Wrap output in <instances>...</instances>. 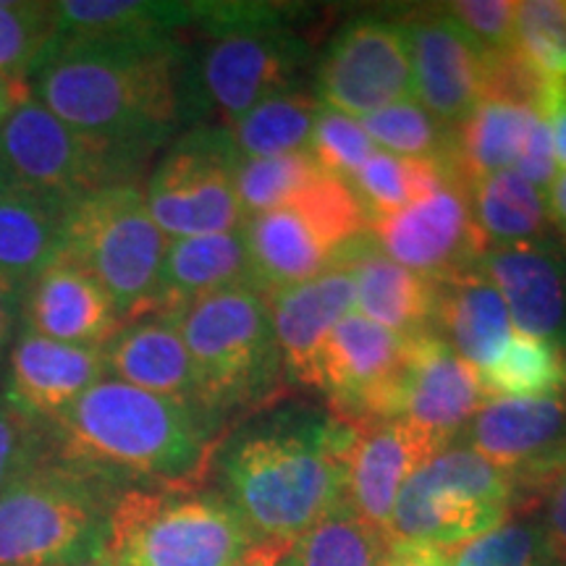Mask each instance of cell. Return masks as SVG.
I'll return each mask as SVG.
<instances>
[{
	"label": "cell",
	"mask_w": 566,
	"mask_h": 566,
	"mask_svg": "<svg viewBox=\"0 0 566 566\" xmlns=\"http://www.w3.org/2000/svg\"><path fill=\"white\" fill-rule=\"evenodd\" d=\"M352 438V424L334 415L286 407L218 443L212 488L252 537L247 566H275L307 530L344 504Z\"/></svg>",
	"instance_id": "6da1fadb"
},
{
	"label": "cell",
	"mask_w": 566,
	"mask_h": 566,
	"mask_svg": "<svg viewBox=\"0 0 566 566\" xmlns=\"http://www.w3.org/2000/svg\"><path fill=\"white\" fill-rule=\"evenodd\" d=\"M181 63L176 38L53 40L27 84L61 122L150 158L181 124Z\"/></svg>",
	"instance_id": "7a4b0ae2"
},
{
	"label": "cell",
	"mask_w": 566,
	"mask_h": 566,
	"mask_svg": "<svg viewBox=\"0 0 566 566\" xmlns=\"http://www.w3.org/2000/svg\"><path fill=\"white\" fill-rule=\"evenodd\" d=\"M221 420L168 396L103 378L48 424L59 454L126 488L202 485Z\"/></svg>",
	"instance_id": "3957f363"
},
{
	"label": "cell",
	"mask_w": 566,
	"mask_h": 566,
	"mask_svg": "<svg viewBox=\"0 0 566 566\" xmlns=\"http://www.w3.org/2000/svg\"><path fill=\"white\" fill-rule=\"evenodd\" d=\"M296 9L279 3H205L195 51L184 48L181 122L229 126L254 105L296 90L310 48L286 27Z\"/></svg>",
	"instance_id": "277c9868"
},
{
	"label": "cell",
	"mask_w": 566,
	"mask_h": 566,
	"mask_svg": "<svg viewBox=\"0 0 566 566\" xmlns=\"http://www.w3.org/2000/svg\"><path fill=\"white\" fill-rule=\"evenodd\" d=\"M129 488L53 449L0 493V566H76L103 556Z\"/></svg>",
	"instance_id": "5b68a950"
},
{
	"label": "cell",
	"mask_w": 566,
	"mask_h": 566,
	"mask_svg": "<svg viewBox=\"0 0 566 566\" xmlns=\"http://www.w3.org/2000/svg\"><path fill=\"white\" fill-rule=\"evenodd\" d=\"M254 543L216 488H129L111 514L113 566H247Z\"/></svg>",
	"instance_id": "8992f818"
},
{
	"label": "cell",
	"mask_w": 566,
	"mask_h": 566,
	"mask_svg": "<svg viewBox=\"0 0 566 566\" xmlns=\"http://www.w3.org/2000/svg\"><path fill=\"white\" fill-rule=\"evenodd\" d=\"M200 380L202 407L223 420L275 394L286 375L263 294L231 286L171 313Z\"/></svg>",
	"instance_id": "52a82bcc"
},
{
	"label": "cell",
	"mask_w": 566,
	"mask_h": 566,
	"mask_svg": "<svg viewBox=\"0 0 566 566\" xmlns=\"http://www.w3.org/2000/svg\"><path fill=\"white\" fill-rule=\"evenodd\" d=\"M514 514H522V504L512 475L470 446L451 443L409 475L386 541L449 554Z\"/></svg>",
	"instance_id": "ba28073f"
},
{
	"label": "cell",
	"mask_w": 566,
	"mask_h": 566,
	"mask_svg": "<svg viewBox=\"0 0 566 566\" xmlns=\"http://www.w3.org/2000/svg\"><path fill=\"white\" fill-rule=\"evenodd\" d=\"M168 239L137 184H118L69 202L61 258L90 273L122 321L153 315Z\"/></svg>",
	"instance_id": "9c48e42d"
},
{
	"label": "cell",
	"mask_w": 566,
	"mask_h": 566,
	"mask_svg": "<svg viewBox=\"0 0 566 566\" xmlns=\"http://www.w3.org/2000/svg\"><path fill=\"white\" fill-rule=\"evenodd\" d=\"M147 155L84 134L30 95L0 129V163L19 179L61 200L134 184Z\"/></svg>",
	"instance_id": "30bf717a"
},
{
	"label": "cell",
	"mask_w": 566,
	"mask_h": 566,
	"mask_svg": "<svg viewBox=\"0 0 566 566\" xmlns=\"http://www.w3.org/2000/svg\"><path fill=\"white\" fill-rule=\"evenodd\" d=\"M237 160L221 124H200L168 145L142 189L168 242L242 229L244 216L233 187Z\"/></svg>",
	"instance_id": "8fae6325"
},
{
	"label": "cell",
	"mask_w": 566,
	"mask_h": 566,
	"mask_svg": "<svg viewBox=\"0 0 566 566\" xmlns=\"http://www.w3.org/2000/svg\"><path fill=\"white\" fill-rule=\"evenodd\" d=\"M457 443L509 472L527 512L566 472V391L485 399Z\"/></svg>",
	"instance_id": "7c38bea8"
},
{
	"label": "cell",
	"mask_w": 566,
	"mask_h": 566,
	"mask_svg": "<svg viewBox=\"0 0 566 566\" xmlns=\"http://www.w3.org/2000/svg\"><path fill=\"white\" fill-rule=\"evenodd\" d=\"M412 338L373 323L359 310L346 313L317 359V391L334 417L352 428L396 420V396Z\"/></svg>",
	"instance_id": "4fadbf2b"
},
{
	"label": "cell",
	"mask_w": 566,
	"mask_h": 566,
	"mask_svg": "<svg viewBox=\"0 0 566 566\" xmlns=\"http://www.w3.org/2000/svg\"><path fill=\"white\" fill-rule=\"evenodd\" d=\"M470 187L462 176H449L436 192L375 218V244L394 263L436 283L475 268L485 244L472 221Z\"/></svg>",
	"instance_id": "5bb4252c"
},
{
	"label": "cell",
	"mask_w": 566,
	"mask_h": 566,
	"mask_svg": "<svg viewBox=\"0 0 566 566\" xmlns=\"http://www.w3.org/2000/svg\"><path fill=\"white\" fill-rule=\"evenodd\" d=\"M321 103L365 118L412 97V63L401 24L359 17L336 34L317 66Z\"/></svg>",
	"instance_id": "9a60e30c"
},
{
	"label": "cell",
	"mask_w": 566,
	"mask_h": 566,
	"mask_svg": "<svg viewBox=\"0 0 566 566\" xmlns=\"http://www.w3.org/2000/svg\"><path fill=\"white\" fill-rule=\"evenodd\" d=\"M412 63V95L438 124L457 129L483 103L485 51L449 11H424L401 24Z\"/></svg>",
	"instance_id": "2e32d148"
},
{
	"label": "cell",
	"mask_w": 566,
	"mask_h": 566,
	"mask_svg": "<svg viewBox=\"0 0 566 566\" xmlns=\"http://www.w3.org/2000/svg\"><path fill=\"white\" fill-rule=\"evenodd\" d=\"M480 375L436 334L415 336L396 396V420H407L438 451L457 443L485 405Z\"/></svg>",
	"instance_id": "e0dca14e"
},
{
	"label": "cell",
	"mask_w": 566,
	"mask_h": 566,
	"mask_svg": "<svg viewBox=\"0 0 566 566\" xmlns=\"http://www.w3.org/2000/svg\"><path fill=\"white\" fill-rule=\"evenodd\" d=\"M436 446L407 420H378L354 428L344 467V506L386 535L396 499Z\"/></svg>",
	"instance_id": "ac0fdd59"
},
{
	"label": "cell",
	"mask_w": 566,
	"mask_h": 566,
	"mask_svg": "<svg viewBox=\"0 0 566 566\" xmlns=\"http://www.w3.org/2000/svg\"><path fill=\"white\" fill-rule=\"evenodd\" d=\"M478 268L504 296L516 334L566 349V260L548 239L488 247Z\"/></svg>",
	"instance_id": "d6986e66"
},
{
	"label": "cell",
	"mask_w": 566,
	"mask_h": 566,
	"mask_svg": "<svg viewBox=\"0 0 566 566\" xmlns=\"http://www.w3.org/2000/svg\"><path fill=\"white\" fill-rule=\"evenodd\" d=\"M9 352L6 396L42 424H51L105 378L103 346L53 342L24 323Z\"/></svg>",
	"instance_id": "ffe728a7"
},
{
	"label": "cell",
	"mask_w": 566,
	"mask_h": 566,
	"mask_svg": "<svg viewBox=\"0 0 566 566\" xmlns=\"http://www.w3.org/2000/svg\"><path fill=\"white\" fill-rule=\"evenodd\" d=\"M283 367L294 384L317 386V359L338 321L354 310V279L344 265H331L315 279L263 296Z\"/></svg>",
	"instance_id": "44dd1931"
},
{
	"label": "cell",
	"mask_w": 566,
	"mask_h": 566,
	"mask_svg": "<svg viewBox=\"0 0 566 566\" xmlns=\"http://www.w3.org/2000/svg\"><path fill=\"white\" fill-rule=\"evenodd\" d=\"M354 279V310L407 338L433 334L438 283L422 279L380 252L373 233L352 239L336 254Z\"/></svg>",
	"instance_id": "7402d4cb"
},
{
	"label": "cell",
	"mask_w": 566,
	"mask_h": 566,
	"mask_svg": "<svg viewBox=\"0 0 566 566\" xmlns=\"http://www.w3.org/2000/svg\"><path fill=\"white\" fill-rule=\"evenodd\" d=\"M103 357L105 378L205 409L195 363L171 313L142 315L124 323L103 346Z\"/></svg>",
	"instance_id": "603a6c76"
},
{
	"label": "cell",
	"mask_w": 566,
	"mask_h": 566,
	"mask_svg": "<svg viewBox=\"0 0 566 566\" xmlns=\"http://www.w3.org/2000/svg\"><path fill=\"white\" fill-rule=\"evenodd\" d=\"M24 325L53 342L105 346L124 321L101 283L59 258L27 286Z\"/></svg>",
	"instance_id": "cb8c5ba5"
},
{
	"label": "cell",
	"mask_w": 566,
	"mask_h": 566,
	"mask_svg": "<svg viewBox=\"0 0 566 566\" xmlns=\"http://www.w3.org/2000/svg\"><path fill=\"white\" fill-rule=\"evenodd\" d=\"M69 200L42 192L0 163V273L24 289L63 252Z\"/></svg>",
	"instance_id": "d4e9b609"
},
{
	"label": "cell",
	"mask_w": 566,
	"mask_h": 566,
	"mask_svg": "<svg viewBox=\"0 0 566 566\" xmlns=\"http://www.w3.org/2000/svg\"><path fill=\"white\" fill-rule=\"evenodd\" d=\"M433 334L478 373L504 352L514 336L512 317L504 296L478 265L438 281Z\"/></svg>",
	"instance_id": "484cf974"
},
{
	"label": "cell",
	"mask_w": 566,
	"mask_h": 566,
	"mask_svg": "<svg viewBox=\"0 0 566 566\" xmlns=\"http://www.w3.org/2000/svg\"><path fill=\"white\" fill-rule=\"evenodd\" d=\"M242 237L252 289L263 296L315 279L336 260V252L323 242L315 226L292 205L247 218Z\"/></svg>",
	"instance_id": "4316f807"
},
{
	"label": "cell",
	"mask_w": 566,
	"mask_h": 566,
	"mask_svg": "<svg viewBox=\"0 0 566 566\" xmlns=\"http://www.w3.org/2000/svg\"><path fill=\"white\" fill-rule=\"evenodd\" d=\"M231 286H252L242 229L174 239L163 254L155 313H176Z\"/></svg>",
	"instance_id": "83f0119b"
},
{
	"label": "cell",
	"mask_w": 566,
	"mask_h": 566,
	"mask_svg": "<svg viewBox=\"0 0 566 566\" xmlns=\"http://www.w3.org/2000/svg\"><path fill=\"white\" fill-rule=\"evenodd\" d=\"M205 3L158 0H59L53 40L176 38L197 27Z\"/></svg>",
	"instance_id": "f1b7e54d"
},
{
	"label": "cell",
	"mask_w": 566,
	"mask_h": 566,
	"mask_svg": "<svg viewBox=\"0 0 566 566\" xmlns=\"http://www.w3.org/2000/svg\"><path fill=\"white\" fill-rule=\"evenodd\" d=\"M541 113L525 105L483 101L454 129L459 174L475 184L483 176L516 168Z\"/></svg>",
	"instance_id": "f546056e"
},
{
	"label": "cell",
	"mask_w": 566,
	"mask_h": 566,
	"mask_svg": "<svg viewBox=\"0 0 566 566\" xmlns=\"http://www.w3.org/2000/svg\"><path fill=\"white\" fill-rule=\"evenodd\" d=\"M472 221L488 247L541 242L546 239V195L520 174L499 171L483 176L470 187Z\"/></svg>",
	"instance_id": "4dcf8cb0"
},
{
	"label": "cell",
	"mask_w": 566,
	"mask_h": 566,
	"mask_svg": "<svg viewBox=\"0 0 566 566\" xmlns=\"http://www.w3.org/2000/svg\"><path fill=\"white\" fill-rule=\"evenodd\" d=\"M317 108H321L317 97L289 90L254 105L242 118L226 126V134L239 158L310 153Z\"/></svg>",
	"instance_id": "1f68e13d"
},
{
	"label": "cell",
	"mask_w": 566,
	"mask_h": 566,
	"mask_svg": "<svg viewBox=\"0 0 566 566\" xmlns=\"http://www.w3.org/2000/svg\"><path fill=\"white\" fill-rule=\"evenodd\" d=\"M359 124L380 150L407 160L433 163L438 168L459 174L454 129L438 124L412 97L388 105L384 111H375L370 116L359 118Z\"/></svg>",
	"instance_id": "d6a6232c"
},
{
	"label": "cell",
	"mask_w": 566,
	"mask_h": 566,
	"mask_svg": "<svg viewBox=\"0 0 566 566\" xmlns=\"http://www.w3.org/2000/svg\"><path fill=\"white\" fill-rule=\"evenodd\" d=\"M449 176L459 174L438 168L433 163L399 158V155L375 147L370 158L352 174V179L346 184L357 195V200L363 202L373 223L375 218L391 216V212L407 208L420 197L436 192Z\"/></svg>",
	"instance_id": "836d02e7"
},
{
	"label": "cell",
	"mask_w": 566,
	"mask_h": 566,
	"mask_svg": "<svg viewBox=\"0 0 566 566\" xmlns=\"http://www.w3.org/2000/svg\"><path fill=\"white\" fill-rule=\"evenodd\" d=\"M386 546L384 533L342 504L307 530L275 566H380Z\"/></svg>",
	"instance_id": "e575fe53"
},
{
	"label": "cell",
	"mask_w": 566,
	"mask_h": 566,
	"mask_svg": "<svg viewBox=\"0 0 566 566\" xmlns=\"http://www.w3.org/2000/svg\"><path fill=\"white\" fill-rule=\"evenodd\" d=\"M478 375L488 399L562 394L566 391V349L514 334L504 352Z\"/></svg>",
	"instance_id": "d590c367"
},
{
	"label": "cell",
	"mask_w": 566,
	"mask_h": 566,
	"mask_svg": "<svg viewBox=\"0 0 566 566\" xmlns=\"http://www.w3.org/2000/svg\"><path fill=\"white\" fill-rule=\"evenodd\" d=\"M321 171L310 153L279 155V158H239L233 168V187L244 221L260 212L283 208Z\"/></svg>",
	"instance_id": "8d00e7d4"
},
{
	"label": "cell",
	"mask_w": 566,
	"mask_h": 566,
	"mask_svg": "<svg viewBox=\"0 0 566 566\" xmlns=\"http://www.w3.org/2000/svg\"><path fill=\"white\" fill-rule=\"evenodd\" d=\"M294 210H300L315 231L321 233L323 242L336 254L344 250L352 239L363 237L370 231V216L352 192V187L338 176L328 171H317L304 187L296 192L292 202Z\"/></svg>",
	"instance_id": "74e56055"
},
{
	"label": "cell",
	"mask_w": 566,
	"mask_h": 566,
	"mask_svg": "<svg viewBox=\"0 0 566 566\" xmlns=\"http://www.w3.org/2000/svg\"><path fill=\"white\" fill-rule=\"evenodd\" d=\"M55 34L53 3L0 0V76L27 82L51 48Z\"/></svg>",
	"instance_id": "f35d334b"
},
{
	"label": "cell",
	"mask_w": 566,
	"mask_h": 566,
	"mask_svg": "<svg viewBox=\"0 0 566 566\" xmlns=\"http://www.w3.org/2000/svg\"><path fill=\"white\" fill-rule=\"evenodd\" d=\"M443 566H551L543 546L541 525L533 512L509 516L462 546L443 554Z\"/></svg>",
	"instance_id": "ab89813d"
},
{
	"label": "cell",
	"mask_w": 566,
	"mask_h": 566,
	"mask_svg": "<svg viewBox=\"0 0 566 566\" xmlns=\"http://www.w3.org/2000/svg\"><path fill=\"white\" fill-rule=\"evenodd\" d=\"M514 48L543 80L566 82V0L516 3Z\"/></svg>",
	"instance_id": "60d3db41"
},
{
	"label": "cell",
	"mask_w": 566,
	"mask_h": 566,
	"mask_svg": "<svg viewBox=\"0 0 566 566\" xmlns=\"http://www.w3.org/2000/svg\"><path fill=\"white\" fill-rule=\"evenodd\" d=\"M373 150V139L367 137L357 118L344 116V113L321 103L315 116L313 142H310V155L323 171L349 181L352 174L370 158Z\"/></svg>",
	"instance_id": "b9f144b4"
},
{
	"label": "cell",
	"mask_w": 566,
	"mask_h": 566,
	"mask_svg": "<svg viewBox=\"0 0 566 566\" xmlns=\"http://www.w3.org/2000/svg\"><path fill=\"white\" fill-rule=\"evenodd\" d=\"M51 451V433L42 424L0 394V493L27 467Z\"/></svg>",
	"instance_id": "7bdbcfd3"
},
{
	"label": "cell",
	"mask_w": 566,
	"mask_h": 566,
	"mask_svg": "<svg viewBox=\"0 0 566 566\" xmlns=\"http://www.w3.org/2000/svg\"><path fill=\"white\" fill-rule=\"evenodd\" d=\"M464 32L485 53H501L514 48L516 3L514 0H457L446 6Z\"/></svg>",
	"instance_id": "ee69618b"
},
{
	"label": "cell",
	"mask_w": 566,
	"mask_h": 566,
	"mask_svg": "<svg viewBox=\"0 0 566 566\" xmlns=\"http://www.w3.org/2000/svg\"><path fill=\"white\" fill-rule=\"evenodd\" d=\"M551 566H566V472L548 488L535 514Z\"/></svg>",
	"instance_id": "f6af8a7d"
},
{
	"label": "cell",
	"mask_w": 566,
	"mask_h": 566,
	"mask_svg": "<svg viewBox=\"0 0 566 566\" xmlns=\"http://www.w3.org/2000/svg\"><path fill=\"white\" fill-rule=\"evenodd\" d=\"M24 323V289L0 273V357L11 349Z\"/></svg>",
	"instance_id": "bcb514c9"
},
{
	"label": "cell",
	"mask_w": 566,
	"mask_h": 566,
	"mask_svg": "<svg viewBox=\"0 0 566 566\" xmlns=\"http://www.w3.org/2000/svg\"><path fill=\"white\" fill-rule=\"evenodd\" d=\"M380 566H443V554L405 543H388Z\"/></svg>",
	"instance_id": "7dc6e473"
},
{
	"label": "cell",
	"mask_w": 566,
	"mask_h": 566,
	"mask_svg": "<svg viewBox=\"0 0 566 566\" xmlns=\"http://www.w3.org/2000/svg\"><path fill=\"white\" fill-rule=\"evenodd\" d=\"M548 122L551 132V145H554V158L556 166L566 171V95L551 103V108L543 116Z\"/></svg>",
	"instance_id": "c3c4849f"
},
{
	"label": "cell",
	"mask_w": 566,
	"mask_h": 566,
	"mask_svg": "<svg viewBox=\"0 0 566 566\" xmlns=\"http://www.w3.org/2000/svg\"><path fill=\"white\" fill-rule=\"evenodd\" d=\"M30 97V84L9 80V76H0V129L6 122L13 116V111Z\"/></svg>",
	"instance_id": "681fc988"
},
{
	"label": "cell",
	"mask_w": 566,
	"mask_h": 566,
	"mask_svg": "<svg viewBox=\"0 0 566 566\" xmlns=\"http://www.w3.org/2000/svg\"><path fill=\"white\" fill-rule=\"evenodd\" d=\"M546 208H548V221L556 226V231L562 233L566 242V171H562L554 179V184L546 192Z\"/></svg>",
	"instance_id": "f907efd6"
},
{
	"label": "cell",
	"mask_w": 566,
	"mask_h": 566,
	"mask_svg": "<svg viewBox=\"0 0 566 566\" xmlns=\"http://www.w3.org/2000/svg\"><path fill=\"white\" fill-rule=\"evenodd\" d=\"M76 566H113L108 558L105 556H97V558H90V562H84V564H76Z\"/></svg>",
	"instance_id": "816d5d0a"
}]
</instances>
